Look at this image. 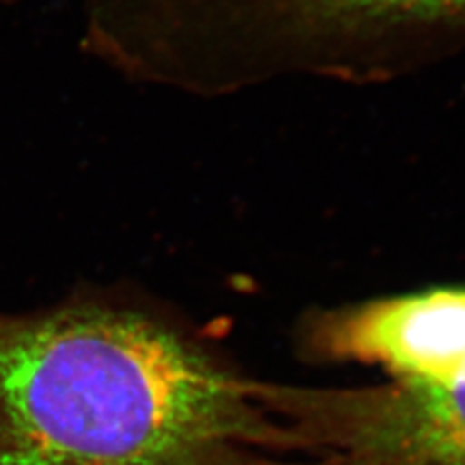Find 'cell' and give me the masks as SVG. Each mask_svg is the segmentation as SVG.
I'll return each mask as SVG.
<instances>
[{
  "label": "cell",
  "instance_id": "1",
  "mask_svg": "<svg viewBox=\"0 0 465 465\" xmlns=\"http://www.w3.org/2000/svg\"><path fill=\"white\" fill-rule=\"evenodd\" d=\"M266 382L136 301L0 311V465H282Z\"/></svg>",
  "mask_w": 465,
  "mask_h": 465
},
{
  "label": "cell",
  "instance_id": "2",
  "mask_svg": "<svg viewBox=\"0 0 465 465\" xmlns=\"http://www.w3.org/2000/svg\"><path fill=\"white\" fill-rule=\"evenodd\" d=\"M266 384L282 465H465V384Z\"/></svg>",
  "mask_w": 465,
  "mask_h": 465
},
{
  "label": "cell",
  "instance_id": "3",
  "mask_svg": "<svg viewBox=\"0 0 465 465\" xmlns=\"http://www.w3.org/2000/svg\"><path fill=\"white\" fill-rule=\"evenodd\" d=\"M235 22L311 70L359 74L417 49L465 45V0H232Z\"/></svg>",
  "mask_w": 465,
  "mask_h": 465
},
{
  "label": "cell",
  "instance_id": "4",
  "mask_svg": "<svg viewBox=\"0 0 465 465\" xmlns=\"http://www.w3.org/2000/svg\"><path fill=\"white\" fill-rule=\"evenodd\" d=\"M304 343L311 357L376 367L394 382L465 384V287H436L322 312L307 326Z\"/></svg>",
  "mask_w": 465,
  "mask_h": 465
}]
</instances>
